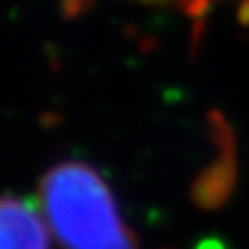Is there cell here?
I'll use <instances>...</instances> for the list:
<instances>
[{
	"label": "cell",
	"mask_w": 249,
	"mask_h": 249,
	"mask_svg": "<svg viewBox=\"0 0 249 249\" xmlns=\"http://www.w3.org/2000/svg\"><path fill=\"white\" fill-rule=\"evenodd\" d=\"M178 2H181L183 11L187 15H191V17H199V15L206 11L210 0H178Z\"/></svg>",
	"instance_id": "obj_5"
},
{
	"label": "cell",
	"mask_w": 249,
	"mask_h": 249,
	"mask_svg": "<svg viewBox=\"0 0 249 249\" xmlns=\"http://www.w3.org/2000/svg\"><path fill=\"white\" fill-rule=\"evenodd\" d=\"M40 204L65 249H137L106 181L88 164L50 168L40 183Z\"/></svg>",
	"instance_id": "obj_1"
},
{
	"label": "cell",
	"mask_w": 249,
	"mask_h": 249,
	"mask_svg": "<svg viewBox=\"0 0 249 249\" xmlns=\"http://www.w3.org/2000/svg\"><path fill=\"white\" fill-rule=\"evenodd\" d=\"M197 249H224V247L218 239H208V241H201Z\"/></svg>",
	"instance_id": "obj_6"
},
{
	"label": "cell",
	"mask_w": 249,
	"mask_h": 249,
	"mask_svg": "<svg viewBox=\"0 0 249 249\" xmlns=\"http://www.w3.org/2000/svg\"><path fill=\"white\" fill-rule=\"evenodd\" d=\"M0 222H2V249H50L48 231L37 210L29 201L4 196Z\"/></svg>",
	"instance_id": "obj_3"
},
{
	"label": "cell",
	"mask_w": 249,
	"mask_h": 249,
	"mask_svg": "<svg viewBox=\"0 0 249 249\" xmlns=\"http://www.w3.org/2000/svg\"><path fill=\"white\" fill-rule=\"evenodd\" d=\"M93 0H62V9H65L67 17H77L79 13H83Z\"/></svg>",
	"instance_id": "obj_4"
},
{
	"label": "cell",
	"mask_w": 249,
	"mask_h": 249,
	"mask_svg": "<svg viewBox=\"0 0 249 249\" xmlns=\"http://www.w3.org/2000/svg\"><path fill=\"white\" fill-rule=\"evenodd\" d=\"M210 137L218 147V158L206 166L191 187V199L204 210L224 206L235 189L237 162H235V135L222 114L210 112Z\"/></svg>",
	"instance_id": "obj_2"
}]
</instances>
